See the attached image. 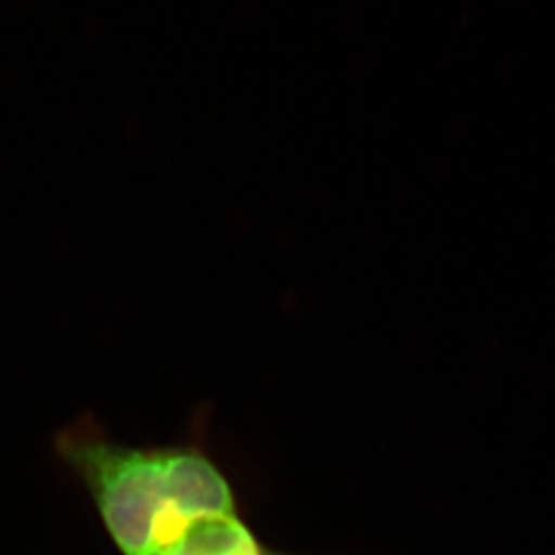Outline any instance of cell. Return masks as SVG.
I'll return each instance as SVG.
<instances>
[{"label":"cell","mask_w":555,"mask_h":555,"mask_svg":"<svg viewBox=\"0 0 555 555\" xmlns=\"http://www.w3.org/2000/svg\"><path fill=\"white\" fill-rule=\"evenodd\" d=\"M270 555H284V554H270Z\"/></svg>","instance_id":"3"},{"label":"cell","mask_w":555,"mask_h":555,"mask_svg":"<svg viewBox=\"0 0 555 555\" xmlns=\"http://www.w3.org/2000/svg\"><path fill=\"white\" fill-rule=\"evenodd\" d=\"M56 449L87 486L121 555H159L194 518L237 513L229 479L194 447H128L80 417Z\"/></svg>","instance_id":"1"},{"label":"cell","mask_w":555,"mask_h":555,"mask_svg":"<svg viewBox=\"0 0 555 555\" xmlns=\"http://www.w3.org/2000/svg\"><path fill=\"white\" fill-rule=\"evenodd\" d=\"M159 555H270L237 513L194 518Z\"/></svg>","instance_id":"2"}]
</instances>
